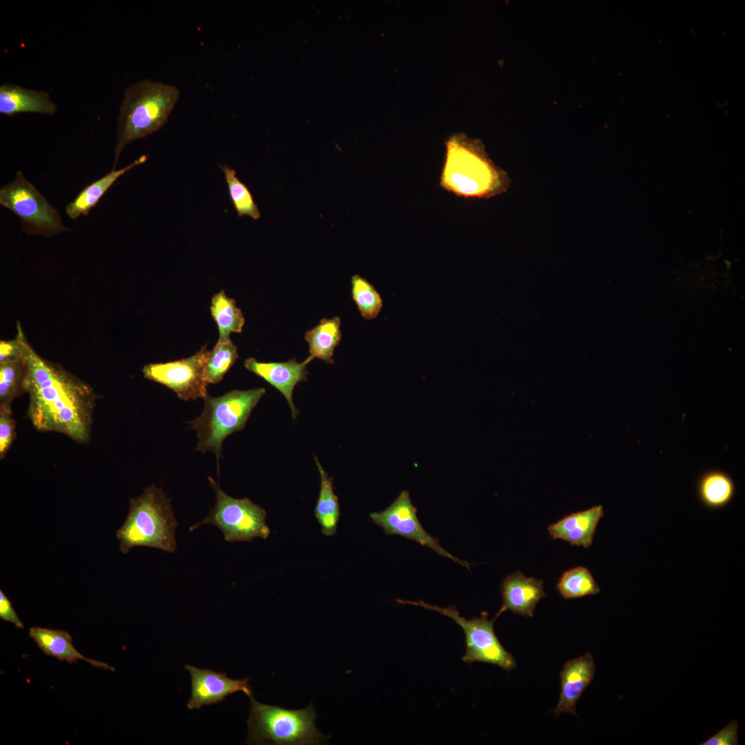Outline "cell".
I'll use <instances>...</instances> for the list:
<instances>
[{"instance_id":"1","label":"cell","mask_w":745,"mask_h":745,"mask_svg":"<svg viewBox=\"0 0 745 745\" xmlns=\"http://www.w3.org/2000/svg\"><path fill=\"white\" fill-rule=\"evenodd\" d=\"M26 364L25 393L28 416L40 431L63 434L75 441H88L97 395L87 383L62 366L44 359L32 348L17 322Z\"/></svg>"},{"instance_id":"2","label":"cell","mask_w":745,"mask_h":745,"mask_svg":"<svg viewBox=\"0 0 745 745\" xmlns=\"http://www.w3.org/2000/svg\"><path fill=\"white\" fill-rule=\"evenodd\" d=\"M445 148L439 177L443 189L468 199H488L508 191V172L492 161L479 140L456 133L447 139Z\"/></svg>"},{"instance_id":"3","label":"cell","mask_w":745,"mask_h":745,"mask_svg":"<svg viewBox=\"0 0 745 745\" xmlns=\"http://www.w3.org/2000/svg\"><path fill=\"white\" fill-rule=\"evenodd\" d=\"M180 96L173 85L145 79L125 89L119 109L115 148L116 166L123 149L132 141L161 129Z\"/></svg>"},{"instance_id":"4","label":"cell","mask_w":745,"mask_h":745,"mask_svg":"<svg viewBox=\"0 0 745 745\" xmlns=\"http://www.w3.org/2000/svg\"><path fill=\"white\" fill-rule=\"evenodd\" d=\"M178 524L170 499L155 485L130 500L128 516L117 531L119 549L127 554L136 546H147L173 553L177 548Z\"/></svg>"},{"instance_id":"5","label":"cell","mask_w":745,"mask_h":745,"mask_svg":"<svg viewBox=\"0 0 745 745\" xmlns=\"http://www.w3.org/2000/svg\"><path fill=\"white\" fill-rule=\"evenodd\" d=\"M247 721L250 744L316 745L326 744L327 737L315 726L312 704L300 710L261 704L250 697Z\"/></svg>"},{"instance_id":"6","label":"cell","mask_w":745,"mask_h":745,"mask_svg":"<svg viewBox=\"0 0 745 745\" xmlns=\"http://www.w3.org/2000/svg\"><path fill=\"white\" fill-rule=\"evenodd\" d=\"M266 393L264 388L232 390L219 397L208 395L201 414L187 421L197 435L196 450L212 452L219 461L225 439L244 428L253 408Z\"/></svg>"},{"instance_id":"7","label":"cell","mask_w":745,"mask_h":745,"mask_svg":"<svg viewBox=\"0 0 745 745\" xmlns=\"http://www.w3.org/2000/svg\"><path fill=\"white\" fill-rule=\"evenodd\" d=\"M208 479L216 495L215 505L208 516L191 526L189 531L212 524L220 529L228 542L267 539L270 531L266 522V510L248 498L237 499L227 495L215 479L211 477Z\"/></svg>"},{"instance_id":"8","label":"cell","mask_w":745,"mask_h":745,"mask_svg":"<svg viewBox=\"0 0 745 745\" xmlns=\"http://www.w3.org/2000/svg\"><path fill=\"white\" fill-rule=\"evenodd\" d=\"M0 204L17 215L27 234L50 237L70 230L56 208L21 171L1 188Z\"/></svg>"},{"instance_id":"9","label":"cell","mask_w":745,"mask_h":745,"mask_svg":"<svg viewBox=\"0 0 745 745\" xmlns=\"http://www.w3.org/2000/svg\"><path fill=\"white\" fill-rule=\"evenodd\" d=\"M402 604H412L436 611L453 619L463 629L466 642V650L462 660L468 664L484 662L496 665L509 671L516 667L514 657L502 646L493 628L494 619L489 620L484 613L479 617L466 619L461 617L455 606L446 608L428 604L424 601L399 599Z\"/></svg>"},{"instance_id":"10","label":"cell","mask_w":745,"mask_h":745,"mask_svg":"<svg viewBox=\"0 0 745 745\" xmlns=\"http://www.w3.org/2000/svg\"><path fill=\"white\" fill-rule=\"evenodd\" d=\"M207 352L203 346L188 358L147 364L142 370L143 376L172 390L181 399H203L208 395L204 373Z\"/></svg>"},{"instance_id":"11","label":"cell","mask_w":745,"mask_h":745,"mask_svg":"<svg viewBox=\"0 0 745 745\" xmlns=\"http://www.w3.org/2000/svg\"><path fill=\"white\" fill-rule=\"evenodd\" d=\"M373 523L389 535H397L417 542L428 547L440 556L447 557L454 562L470 569V564L461 560L444 550L437 538L432 537L422 526L417 515V508L412 504L408 491L402 490L395 501L381 512L370 514Z\"/></svg>"},{"instance_id":"12","label":"cell","mask_w":745,"mask_h":745,"mask_svg":"<svg viewBox=\"0 0 745 745\" xmlns=\"http://www.w3.org/2000/svg\"><path fill=\"white\" fill-rule=\"evenodd\" d=\"M185 668L191 677V696L187 703V707L190 710L219 703L228 695L238 691H242L250 697L252 695L248 678L231 679L225 673L199 668L188 664Z\"/></svg>"},{"instance_id":"13","label":"cell","mask_w":745,"mask_h":745,"mask_svg":"<svg viewBox=\"0 0 745 745\" xmlns=\"http://www.w3.org/2000/svg\"><path fill=\"white\" fill-rule=\"evenodd\" d=\"M312 360L308 357L301 363L297 362L295 359L284 362H261L253 357H249L244 361V366L282 393L288 403L295 419L298 412L292 400L293 390L299 382L306 380V366Z\"/></svg>"},{"instance_id":"14","label":"cell","mask_w":745,"mask_h":745,"mask_svg":"<svg viewBox=\"0 0 745 745\" xmlns=\"http://www.w3.org/2000/svg\"><path fill=\"white\" fill-rule=\"evenodd\" d=\"M500 589L503 603L494 620L507 610L524 617H533L537 604L546 596L542 580L527 577L519 570L507 576Z\"/></svg>"},{"instance_id":"15","label":"cell","mask_w":745,"mask_h":745,"mask_svg":"<svg viewBox=\"0 0 745 745\" xmlns=\"http://www.w3.org/2000/svg\"><path fill=\"white\" fill-rule=\"evenodd\" d=\"M595 673V665L590 652L565 663L559 674V700L553 711L557 717L563 713L577 717V702L593 680Z\"/></svg>"},{"instance_id":"16","label":"cell","mask_w":745,"mask_h":745,"mask_svg":"<svg viewBox=\"0 0 745 745\" xmlns=\"http://www.w3.org/2000/svg\"><path fill=\"white\" fill-rule=\"evenodd\" d=\"M604 515L601 505L566 515L548 526L554 539H562L571 545L590 547L600 519Z\"/></svg>"},{"instance_id":"17","label":"cell","mask_w":745,"mask_h":745,"mask_svg":"<svg viewBox=\"0 0 745 745\" xmlns=\"http://www.w3.org/2000/svg\"><path fill=\"white\" fill-rule=\"evenodd\" d=\"M57 110L56 104L48 93L22 86L6 83L0 86V113L12 116L22 112L52 115Z\"/></svg>"},{"instance_id":"18","label":"cell","mask_w":745,"mask_h":745,"mask_svg":"<svg viewBox=\"0 0 745 745\" xmlns=\"http://www.w3.org/2000/svg\"><path fill=\"white\" fill-rule=\"evenodd\" d=\"M29 635L47 655L53 656L61 661H66L69 664L83 660L96 668L115 670L106 663L89 659L79 653L72 645V636L67 631L36 626L30 628Z\"/></svg>"},{"instance_id":"19","label":"cell","mask_w":745,"mask_h":745,"mask_svg":"<svg viewBox=\"0 0 745 745\" xmlns=\"http://www.w3.org/2000/svg\"><path fill=\"white\" fill-rule=\"evenodd\" d=\"M147 159L148 156L142 155L126 167L119 170L112 169L103 177L84 187L74 200L66 206L67 215L72 219L88 215L120 177L132 168L143 163Z\"/></svg>"},{"instance_id":"20","label":"cell","mask_w":745,"mask_h":745,"mask_svg":"<svg viewBox=\"0 0 745 745\" xmlns=\"http://www.w3.org/2000/svg\"><path fill=\"white\" fill-rule=\"evenodd\" d=\"M341 320L339 317L322 319L319 324L307 330L305 339L309 346L310 357L334 364L332 356L341 339Z\"/></svg>"},{"instance_id":"21","label":"cell","mask_w":745,"mask_h":745,"mask_svg":"<svg viewBox=\"0 0 745 745\" xmlns=\"http://www.w3.org/2000/svg\"><path fill=\"white\" fill-rule=\"evenodd\" d=\"M697 488L702 503L713 509L728 505L735 492L733 479L720 470H711L704 473L698 481Z\"/></svg>"},{"instance_id":"22","label":"cell","mask_w":745,"mask_h":745,"mask_svg":"<svg viewBox=\"0 0 745 745\" xmlns=\"http://www.w3.org/2000/svg\"><path fill=\"white\" fill-rule=\"evenodd\" d=\"M320 474V490L315 508V515L326 536H332L337 532L340 516L337 496L334 493L332 478L328 477L317 458L315 457Z\"/></svg>"},{"instance_id":"23","label":"cell","mask_w":745,"mask_h":745,"mask_svg":"<svg viewBox=\"0 0 745 745\" xmlns=\"http://www.w3.org/2000/svg\"><path fill=\"white\" fill-rule=\"evenodd\" d=\"M210 311L218 327L219 341L230 339L232 332H242L245 319L241 310L237 307L235 299L227 297L223 290L212 296Z\"/></svg>"},{"instance_id":"24","label":"cell","mask_w":745,"mask_h":745,"mask_svg":"<svg viewBox=\"0 0 745 745\" xmlns=\"http://www.w3.org/2000/svg\"><path fill=\"white\" fill-rule=\"evenodd\" d=\"M25 377L23 353L0 361V408H11L12 401L25 393Z\"/></svg>"},{"instance_id":"25","label":"cell","mask_w":745,"mask_h":745,"mask_svg":"<svg viewBox=\"0 0 745 745\" xmlns=\"http://www.w3.org/2000/svg\"><path fill=\"white\" fill-rule=\"evenodd\" d=\"M556 588L564 599H573L596 595L600 588L589 570L577 566L562 573Z\"/></svg>"},{"instance_id":"26","label":"cell","mask_w":745,"mask_h":745,"mask_svg":"<svg viewBox=\"0 0 745 745\" xmlns=\"http://www.w3.org/2000/svg\"><path fill=\"white\" fill-rule=\"evenodd\" d=\"M239 358L237 346L231 339L217 341L211 350H208L205 363V379L207 383L220 382Z\"/></svg>"},{"instance_id":"27","label":"cell","mask_w":745,"mask_h":745,"mask_svg":"<svg viewBox=\"0 0 745 745\" xmlns=\"http://www.w3.org/2000/svg\"><path fill=\"white\" fill-rule=\"evenodd\" d=\"M351 295L360 315L366 319H373L380 313L383 300L379 292L367 279L359 275L351 278Z\"/></svg>"},{"instance_id":"28","label":"cell","mask_w":745,"mask_h":745,"mask_svg":"<svg viewBox=\"0 0 745 745\" xmlns=\"http://www.w3.org/2000/svg\"><path fill=\"white\" fill-rule=\"evenodd\" d=\"M227 183L230 200L239 217L248 216L257 220L260 217L258 206L248 187L237 177L234 170L226 164L220 166Z\"/></svg>"},{"instance_id":"29","label":"cell","mask_w":745,"mask_h":745,"mask_svg":"<svg viewBox=\"0 0 745 745\" xmlns=\"http://www.w3.org/2000/svg\"><path fill=\"white\" fill-rule=\"evenodd\" d=\"M15 437V423L11 408H0V457L3 459Z\"/></svg>"},{"instance_id":"30","label":"cell","mask_w":745,"mask_h":745,"mask_svg":"<svg viewBox=\"0 0 745 745\" xmlns=\"http://www.w3.org/2000/svg\"><path fill=\"white\" fill-rule=\"evenodd\" d=\"M738 724L737 720L731 721L726 726L717 733L702 743L703 745H736L737 739Z\"/></svg>"},{"instance_id":"31","label":"cell","mask_w":745,"mask_h":745,"mask_svg":"<svg viewBox=\"0 0 745 745\" xmlns=\"http://www.w3.org/2000/svg\"><path fill=\"white\" fill-rule=\"evenodd\" d=\"M22 355L23 346L18 333H17L16 337L14 339L1 340L0 361L8 358L20 357Z\"/></svg>"},{"instance_id":"32","label":"cell","mask_w":745,"mask_h":745,"mask_svg":"<svg viewBox=\"0 0 745 745\" xmlns=\"http://www.w3.org/2000/svg\"><path fill=\"white\" fill-rule=\"evenodd\" d=\"M0 618L11 622L18 628H23V624L13 609L10 601L1 590H0Z\"/></svg>"}]
</instances>
